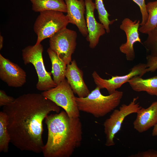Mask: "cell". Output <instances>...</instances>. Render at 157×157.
<instances>
[{
	"label": "cell",
	"mask_w": 157,
	"mask_h": 157,
	"mask_svg": "<svg viewBox=\"0 0 157 157\" xmlns=\"http://www.w3.org/2000/svg\"><path fill=\"white\" fill-rule=\"evenodd\" d=\"M139 7L142 16V21L140 25L142 26L146 24L148 18V14L146 8L144 0H132Z\"/></svg>",
	"instance_id": "obj_23"
},
{
	"label": "cell",
	"mask_w": 157,
	"mask_h": 157,
	"mask_svg": "<svg viewBox=\"0 0 157 157\" xmlns=\"http://www.w3.org/2000/svg\"><path fill=\"white\" fill-rule=\"evenodd\" d=\"M47 52L51 61L53 80L57 85L65 79L67 66L66 63L49 47Z\"/></svg>",
	"instance_id": "obj_17"
},
{
	"label": "cell",
	"mask_w": 157,
	"mask_h": 157,
	"mask_svg": "<svg viewBox=\"0 0 157 157\" xmlns=\"http://www.w3.org/2000/svg\"><path fill=\"white\" fill-rule=\"evenodd\" d=\"M152 134L153 136H157V122L154 126Z\"/></svg>",
	"instance_id": "obj_27"
},
{
	"label": "cell",
	"mask_w": 157,
	"mask_h": 157,
	"mask_svg": "<svg viewBox=\"0 0 157 157\" xmlns=\"http://www.w3.org/2000/svg\"><path fill=\"white\" fill-rule=\"evenodd\" d=\"M43 46L41 43L36 45H29L22 50V59L26 65L31 63L34 67L38 78L36 85L38 90L45 91L56 86L51 77V72L46 70L42 57Z\"/></svg>",
	"instance_id": "obj_5"
},
{
	"label": "cell",
	"mask_w": 157,
	"mask_h": 157,
	"mask_svg": "<svg viewBox=\"0 0 157 157\" xmlns=\"http://www.w3.org/2000/svg\"><path fill=\"white\" fill-rule=\"evenodd\" d=\"M85 6L86 23L88 34L86 37L89 47L94 49L98 44L99 38L105 33V29L101 23L98 22L94 17L95 3L92 0H84Z\"/></svg>",
	"instance_id": "obj_12"
},
{
	"label": "cell",
	"mask_w": 157,
	"mask_h": 157,
	"mask_svg": "<svg viewBox=\"0 0 157 157\" xmlns=\"http://www.w3.org/2000/svg\"><path fill=\"white\" fill-rule=\"evenodd\" d=\"M71 86L65 79L55 88L44 91L42 94L62 108L71 117L80 116L76 97Z\"/></svg>",
	"instance_id": "obj_6"
},
{
	"label": "cell",
	"mask_w": 157,
	"mask_h": 157,
	"mask_svg": "<svg viewBox=\"0 0 157 157\" xmlns=\"http://www.w3.org/2000/svg\"><path fill=\"white\" fill-rule=\"evenodd\" d=\"M146 64L140 63L134 66L127 74L120 76H113L110 78L104 79L94 71L92 76L95 84L101 89H106L109 94L115 91L123 84L128 82L132 77L138 76H142L147 72Z\"/></svg>",
	"instance_id": "obj_9"
},
{
	"label": "cell",
	"mask_w": 157,
	"mask_h": 157,
	"mask_svg": "<svg viewBox=\"0 0 157 157\" xmlns=\"http://www.w3.org/2000/svg\"><path fill=\"white\" fill-rule=\"evenodd\" d=\"M147 72H154L157 69V57H153L149 55L147 56Z\"/></svg>",
	"instance_id": "obj_24"
},
{
	"label": "cell",
	"mask_w": 157,
	"mask_h": 157,
	"mask_svg": "<svg viewBox=\"0 0 157 157\" xmlns=\"http://www.w3.org/2000/svg\"><path fill=\"white\" fill-rule=\"evenodd\" d=\"M67 8L66 15L69 23L75 25L84 37L88 35V31L84 14L86 10L84 0H64Z\"/></svg>",
	"instance_id": "obj_13"
},
{
	"label": "cell",
	"mask_w": 157,
	"mask_h": 157,
	"mask_svg": "<svg viewBox=\"0 0 157 157\" xmlns=\"http://www.w3.org/2000/svg\"><path fill=\"white\" fill-rule=\"evenodd\" d=\"M65 77L74 93L78 97H85L90 92L84 82L83 72L78 67L75 60L67 65Z\"/></svg>",
	"instance_id": "obj_14"
},
{
	"label": "cell",
	"mask_w": 157,
	"mask_h": 157,
	"mask_svg": "<svg viewBox=\"0 0 157 157\" xmlns=\"http://www.w3.org/2000/svg\"><path fill=\"white\" fill-rule=\"evenodd\" d=\"M76 32L67 28L50 38L49 48L67 65L72 61V56L76 45Z\"/></svg>",
	"instance_id": "obj_8"
},
{
	"label": "cell",
	"mask_w": 157,
	"mask_h": 157,
	"mask_svg": "<svg viewBox=\"0 0 157 157\" xmlns=\"http://www.w3.org/2000/svg\"><path fill=\"white\" fill-rule=\"evenodd\" d=\"M148 18L145 24L141 26L139 31L147 34L157 26V0L148 2L146 5Z\"/></svg>",
	"instance_id": "obj_19"
},
{
	"label": "cell",
	"mask_w": 157,
	"mask_h": 157,
	"mask_svg": "<svg viewBox=\"0 0 157 157\" xmlns=\"http://www.w3.org/2000/svg\"><path fill=\"white\" fill-rule=\"evenodd\" d=\"M45 123L48 131L47 142L42 148L44 157H70L80 147L82 139L81 122L71 117L65 111L48 115Z\"/></svg>",
	"instance_id": "obj_2"
},
{
	"label": "cell",
	"mask_w": 157,
	"mask_h": 157,
	"mask_svg": "<svg viewBox=\"0 0 157 157\" xmlns=\"http://www.w3.org/2000/svg\"><path fill=\"white\" fill-rule=\"evenodd\" d=\"M130 157H157V151L149 149L146 151L140 152L132 155Z\"/></svg>",
	"instance_id": "obj_26"
},
{
	"label": "cell",
	"mask_w": 157,
	"mask_h": 157,
	"mask_svg": "<svg viewBox=\"0 0 157 157\" xmlns=\"http://www.w3.org/2000/svg\"><path fill=\"white\" fill-rule=\"evenodd\" d=\"M147 39L142 44L149 55L153 57H157V26L147 34Z\"/></svg>",
	"instance_id": "obj_22"
},
{
	"label": "cell",
	"mask_w": 157,
	"mask_h": 157,
	"mask_svg": "<svg viewBox=\"0 0 157 157\" xmlns=\"http://www.w3.org/2000/svg\"><path fill=\"white\" fill-rule=\"evenodd\" d=\"M32 10L35 12L54 10L67 13V6L63 0H30Z\"/></svg>",
	"instance_id": "obj_18"
},
{
	"label": "cell",
	"mask_w": 157,
	"mask_h": 157,
	"mask_svg": "<svg viewBox=\"0 0 157 157\" xmlns=\"http://www.w3.org/2000/svg\"><path fill=\"white\" fill-rule=\"evenodd\" d=\"M60 110L59 106L42 93L20 96L3 108L7 117L10 142L22 151L42 152L43 122L51 112Z\"/></svg>",
	"instance_id": "obj_1"
},
{
	"label": "cell",
	"mask_w": 157,
	"mask_h": 157,
	"mask_svg": "<svg viewBox=\"0 0 157 157\" xmlns=\"http://www.w3.org/2000/svg\"><path fill=\"white\" fill-rule=\"evenodd\" d=\"M15 99L13 97L8 96L3 90H0V106L7 105L13 102Z\"/></svg>",
	"instance_id": "obj_25"
},
{
	"label": "cell",
	"mask_w": 157,
	"mask_h": 157,
	"mask_svg": "<svg viewBox=\"0 0 157 157\" xmlns=\"http://www.w3.org/2000/svg\"><path fill=\"white\" fill-rule=\"evenodd\" d=\"M95 8L98 12L99 20L104 25L106 32L109 33L110 32L109 25L117 19L109 20L108 17L110 15L105 9L103 0H95Z\"/></svg>",
	"instance_id": "obj_21"
},
{
	"label": "cell",
	"mask_w": 157,
	"mask_h": 157,
	"mask_svg": "<svg viewBox=\"0 0 157 157\" xmlns=\"http://www.w3.org/2000/svg\"><path fill=\"white\" fill-rule=\"evenodd\" d=\"M98 86L86 97H76L80 111L90 113L96 118L104 117L113 110L119 104L123 96L122 91L116 90L107 96L103 95Z\"/></svg>",
	"instance_id": "obj_3"
},
{
	"label": "cell",
	"mask_w": 157,
	"mask_h": 157,
	"mask_svg": "<svg viewBox=\"0 0 157 157\" xmlns=\"http://www.w3.org/2000/svg\"><path fill=\"white\" fill-rule=\"evenodd\" d=\"M8 119L3 112H0V152L7 153L8 151L10 138L8 128Z\"/></svg>",
	"instance_id": "obj_20"
},
{
	"label": "cell",
	"mask_w": 157,
	"mask_h": 157,
	"mask_svg": "<svg viewBox=\"0 0 157 157\" xmlns=\"http://www.w3.org/2000/svg\"><path fill=\"white\" fill-rule=\"evenodd\" d=\"M25 72L17 64L0 54V78L9 86L18 88L26 82Z\"/></svg>",
	"instance_id": "obj_10"
},
{
	"label": "cell",
	"mask_w": 157,
	"mask_h": 157,
	"mask_svg": "<svg viewBox=\"0 0 157 157\" xmlns=\"http://www.w3.org/2000/svg\"><path fill=\"white\" fill-rule=\"evenodd\" d=\"M140 21L136 20L133 21L129 18H124L120 25V28L124 31L126 37V41L119 47L120 51L125 55L126 60L133 61L135 58L133 49L134 44L138 42L141 43L139 37V28Z\"/></svg>",
	"instance_id": "obj_11"
},
{
	"label": "cell",
	"mask_w": 157,
	"mask_h": 157,
	"mask_svg": "<svg viewBox=\"0 0 157 157\" xmlns=\"http://www.w3.org/2000/svg\"><path fill=\"white\" fill-rule=\"evenodd\" d=\"M69 23L63 12L46 10L40 12L34 24V31L37 36L35 44L40 43L44 40L50 38L55 33L66 28Z\"/></svg>",
	"instance_id": "obj_4"
},
{
	"label": "cell",
	"mask_w": 157,
	"mask_h": 157,
	"mask_svg": "<svg viewBox=\"0 0 157 157\" xmlns=\"http://www.w3.org/2000/svg\"><path fill=\"white\" fill-rule=\"evenodd\" d=\"M128 82L135 91H145L150 95L157 97V76L146 79L140 76H135Z\"/></svg>",
	"instance_id": "obj_16"
},
{
	"label": "cell",
	"mask_w": 157,
	"mask_h": 157,
	"mask_svg": "<svg viewBox=\"0 0 157 157\" xmlns=\"http://www.w3.org/2000/svg\"><path fill=\"white\" fill-rule=\"evenodd\" d=\"M138 97L134 98L129 104H122L119 109L113 110L109 117L104 123V132L106 135L105 144L107 147L115 145L114 138L120 130L122 124L125 118L133 113H137L142 108L136 103Z\"/></svg>",
	"instance_id": "obj_7"
},
{
	"label": "cell",
	"mask_w": 157,
	"mask_h": 157,
	"mask_svg": "<svg viewBox=\"0 0 157 157\" xmlns=\"http://www.w3.org/2000/svg\"><path fill=\"white\" fill-rule=\"evenodd\" d=\"M3 37L0 35V50H1L3 47Z\"/></svg>",
	"instance_id": "obj_28"
},
{
	"label": "cell",
	"mask_w": 157,
	"mask_h": 157,
	"mask_svg": "<svg viewBox=\"0 0 157 157\" xmlns=\"http://www.w3.org/2000/svg\"><path fill=\"white\" fill-rule=\"evenodd\" d=\"M136 113L133 123L134 129L140 133L147 131L157 122V101L146 108L142 107Z\"/></svg>",
	"instance_id": "obj_15"
}]
</instances>
